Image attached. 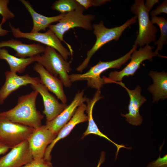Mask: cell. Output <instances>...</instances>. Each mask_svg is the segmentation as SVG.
<instances>
[{"label":"cell","mask_w":167,"mask_h":167,"mask_svg":"<svg viewBox=\"0 0 167 167\" xmlns=\"http://www.w3.org/2000/svg\"><path fill=\"white\" fill-rule=\"evenodd\" d=\"M38 92L33 90L19 96L17 105L12 108L0 112V115L11 121L22 124L34 129L42 125L44 116L37 109L36 99Z\"/></svg>","instance_id":"cell-1"},{"label":"cell","mask_w":167,"mask_h":167,"mask_svg":"<svg viewBox=\"0 0 167 167\" xmlns=\"http://www.w3.org/2000/svg\"><path fill=\"white\" fill-rule=\"evenodd\" d=\"M85 10L79 5L75 10L66 13L58 23L51 24L48 27L61 41L67 45L71 56L73 51L71 46L64 40L63 36L66 32L75 27L81 28L87 30L92 29V22L95 19V16L91 14H84Z\"/></svg>","instance_id":"cell-2"},{"label":"cell","mask_w":167,"mask_h":167,"mask_svg":"<svg viewBox=\"0 0 167 167\" xmlns=\"http://www.w3.org/2000/svg\"><path fill=\"white\" fill-rule=\"evenodd\" d=\"M136 16L128 19L122 25L111 28L106 27L103 21L99 24H92L93 33L96 36V41L92 48L86 54V57L82 63L76 68V71L82 72L88 66L90 59L95 53L102 46L113 40L118 41L124 31L130 25L136 22Z\"/></svg>","instance_id":"cell-3"},{"label":"cell","mask_w":167,"mask_h":167,"mask_svg":"<svg viewBox=\"0 0 167 167\" xmlns=\"http://www.w3.org/2000/svg\"><path fill=\"white\" fill-rule=\"evenodd\" d=\"M132 48L126 54L116 60L108 62L100 61L96 65L91 67L86 72L83 74H73L69 75L72 83L77 81H87L88 87L96 90H100L105 84L104 80L100 76L106 70L111 68L119 69L131 58L133 51L138 46L134 45Z\"/></svg>","instance_id":"cell-4"},{"label":"cell","mask_w":167,"mask_h":167,"mask_svg":"<svg viewBox=\"0 0 167 167\" xmlns=\"http://www.w3.org/2000/svg\"><path fill=\"white\" fill-rule=\"evenodd\" d=\"M43 54L36 55V61L54 76L62 82L63 86L70 87L72 82L68 73L71 71L70 63L65 60L54 49L46 46Z\"/></svg>","instance_id":"cell-5"},{"label":"cell","mask_w":167,"mask_h":167,"mask_svg":"<svg viewBox=\"0 0 167 167\" xmlns=\"http://www.w3.org/2000/svg\"><path fill=\"white\" fill-rule=\"evenodd\" d=\"M131 12L138 19L139 29L134 44L142 47L156 41L158 30L150 19L149 11L146 9L143 0H136L131 7Z\"/></svg>","instance_id":"cell-6"},{"label":"cell","mask_w":167,"mask_h":167,"mask_svg":"<svg viewBox=\"0 0 167 167\" xmlns=\"http://www.w3.org/2000/svg\"><path fill=\"white\" fill-rule=\"evenodd\" d=\"M154 47L147 45L143 48L140 47L138 50L136 49L132 52L130 62L120 71H112L109 74V77H102L105 84L113 83L114 82H122L125 76H133L136 71L139 68L140 64L146 60L152 61L154 57L159 55L153 52Z\"/></svg>","instance_id":"cell-7"},{"label":"cell","mask_w":167,"mask_h":167,"mask_svg":"<svg viewBox=\"0 0 167 167\" xmlns=\"http://www.w3.org/2000/svg\"><path fill=\"white\" fill-rule=\"evenodd\" d=\"M34 129L0 115V141L11 148L27 140Z\"/></svg>","instance_id":"cell-8"},{"label":"cell","mask_w":167,"mask_h":167,"mask_svg":"<svg viewBox=\"0 0 167 167\" xmlns=\"http://www.w3.org/2000/svg\"><path fill=\"white\" fill-rule=\"evenodd\" d=\"M9 26L13 36L16 38L26 39L52 47L58 51L66 61L71 56L70 51L64 46L60 40L49 29L44 33L24 32L21 31L19 28L14 27L10 23Z\"/></svg>","instance_id":"cell-9"},{"label":"cell","mask_w":167,"mask_h":167,"mask_svg":"<svg viewBox=\"0 0 167 167\" xmlns=\"http://www.w3.org/2000/svg\"><path fill=\"white\" fill-rule=\"evenodd\" d=\"M57 135L45 125L34 130L27 140L33 159L44 157L47 147Z\"/></svg>","instance_id":"cell-10"},{"label":"cell","mask_w":167,"mask_h":167,"mask_svg":"<svg viewBox=\"0 0 167 167\" xmlns=\"http://www.w3.org/2000/svg\"><path fill=\"white\" fill-rule=\"evenodd\" d=\"M5 75V82L0 89V105L3 104L9 96L20 87L41 83L39 77H32L28 74L19 75L16 73L7 71Z\"/></svg>","instance_id":"cell-11"},{"label":"cell","mask_w":167,"mask_h":167,"mask_svg":"<svg viewBox=\"0 0 167 167\" xmlns=\"http://www.w3.org/2000/svg\"><path fill=\"white\" fill-rule=\"evenodd\" d=\"M11 149L0 157V167H23L33 159L27 140Z\"/></svg>","instance_id":"cell-12"},{"label":"cell","mask_w":167,"mask_h":167,"mask_svg":"<svg viewBox=\"0 0 167 167\" xmlns=\"http://www.w3.org/2000/svg\"><path fill=\"white\" fill-rule=\"evenodd\" d=\"M84 90L78 91L70 104L59 115L52 120L46 122L47 127L57 135L72 117L78 107L86 102L88 98L84 96Z\"/></svg>","instance_id":"cell-13"},{"label":"cell","mask_w":167,"mask_h":167,"mask_svg":"<svg viewBox=\"0 0 167 167\" xmlns=\"http://www.w3.org/2000/svg\"><path fill=\"white\" fill-rule=\"evenodd\" d=\"M125 89L127 92L130 101L128 105L129 112L124 114L121 113V116L126 118V121L130 124L137 126L142 122L143 118L139 112V108L147 100L146 98L141 94V88L138 85L134 90H131L127 88L122 82H114Z\"/></svg>","instance_id":"cell-14"},{"label":"cell","mask_w":167,"mask_h":167,"mask_svg":"<svg viewBox=\"0 0 167 167\" xmlns=\"http://www.w3.org/2000/svg\"><path fill=\"white\" fill-rule=\"evenodd\" d=\"M34 90L41 96L44 105L43 113L45 115L46 122L50 121L59 115L66 107V104L60 103L56 98L50 93L46 87L41 83L31 85Z\"/></svg>","instance_id":"cell-15"},{"label":"cell","mask_w":167,"mask_h":167,"mask_svg":"<svg viewBox=\"0 0 167 167\" xmlns=\"http://www.w3.org/2000/svg\"><path fill=\"white\" fill-rule=\"evenodd\" d=\"M86 108L87 105L84 103L78 107L70 120L60 130L56 137L47 147L44 157L45 159L51 161V152L57 142L66 137L77 125L88 121L87 115L85 113Z\"/></svg>","instance_id":"cell-16"},{"label":"cell","mask_w":167,"mask_h":167,"mask_svg":"<svg viewBox=\"0 0 167 167\" xmlns=\"http://www.w3.org/2000/svg\"><path fill=\"white\" fill-rule=\"evenodd\" d=\"M33 69L39 74L41 83L45 86L48 91L54 93L62 103L66 104L67 98L61 80L51 74L38 63L34 65Z\"/></svg>","instance_id":"cell-17"},{"label":"cell","mask_w":167,"mask_h":167,"mask_svg":"<svg viewBox=\"0 0 167 167\" xmlns=\"http://www.w3.org/2000/svg\"><path fill=\"white\" fill-rule=\"evenodd\" d=\"M103 97L101 95L100 90H97L92 99L88 98L86 102L87 103V108L86 111L87 113L88 125L86 130L83 133V138L87 135L92 134L103 137L114 144L117 147V152L116 154V159H117L118 154L120 149L122 148L127 149H131V148L127 147L123 144H118L111 140L106 135L102 133L99 129L95 122L92 117V110L95 103L98 101L102 98Z\"/></svg>","instance_id":"cell-18"},{"label":"cell","mask_w":167,"mask_h":167,"mask_svg":"<svg viewBox=\"0 0 167 167\" xmlns=\"http://www.w3.org/2000/svg\"><path fill=\"white\" fill-rule=\"evenodd\" d=\"M8 47L14 49L15 52V56L26 58L31 57L43 53L45 47L39 43L27 44L20 41L12 38L7 41L0 42V48Z\"/></svg>","instance_id":"cell-19"},{"label":"cell","mask_w":167,"mask_h":167,"mask_svg":"<svg viewBox=\"0 0 167 167\" xmlns=\"http://www.w3.org/2000/svg\"><path fill=\"white\" fill-rule=\"evenodd\" d=\"M32 18L33 25L30 32H39L41 30L45 31L49 25L53 23L58 22L66 13L60 14L58 15L47 17L37 12L32 6L28 1L20 0Z\"/></svg>","instance_id":"cell-20"},{"label":"cell","mask_w":167,"mask_h":167,"mask_svg":"<svg viewBox=\"0 0 167 167\" xmlns=\"http://www.w3.org/2000/svg\"><path fill=\"white\" fill-rule=\"evenodd\" d=\"M153 84L149 86L148 91L153 96V101L164 100L167 98V74L164 71L157 72L150 71L148 74Z\"/></svg>","instance_id":"cell-21"},{"label":"cell","mask_w":167,"mask_h":167,"mask_svg":"<svg viewBox=\"0 0 167 167\" xmlns=\"http://www.w3.org/2000/svg\"><path fill=\"white\" fill-rule=\"evenodd\" d=\"M0 59L7 62L10 67V71L22 73L29 65L36 61V55L26 58H21L10 54L4 48H0Z\"/></svg>","instance_id":"cell-22"},{"label":"cell","mask_w":167,"mask_h":167,"mask_svg":"<svg viewBox=\"0 0 167 167\" xmlns=\"http://www.w3.org/2000/svg\"><path fill=\"white\" fill-rule=\"evenodd\" d=\"M151 22L152 24H157L159 27L161 35L159 39L154 42L157 45L156 50L154 51L159 54V50H161L164 44H165L167 39V20L162 17L156 16H152Z\"/></svg>","instance_id":"cell-23"},{"label":"cell","mask_w":167,"mask_h":167,"mask_svg":"<svg viewBox=\"0 0 167 167\" xmlns=\"http://www.w3.org/2000/svg\"><path fill=\"white\" fill-rule=\"evenodd\" d=\"M79 5L76 0H58L53 4L51 8L63 14L75 10Z\"/></svg>","instance_id":"cell-24"},{"label":"cell","mask_w":167,"mask_h":167,"mask_svg":"<svg viewBox=\"0 0 167 167\" xmlns=\"http://www.w3.org/2000/svg\"><path fill=\"white\" fill-rule=\"evenodd\" d=\"M9 2V0H0V15L2 16V19L6 21L15 17L14 14L8 7Z\"/></svg>","instance_id":"cell-25"},{"label":"cell","mask_w":167,"mask_h":167,"mask_svg":"<svg viewBox=\"0 0 167 167\" xmlns=\"http://www.w3.org/2000/svg\"><path fill=\"white\" fill-rule=\"evenodd\" d=\"M23 167H53L51 161L44 157L40 159H33Z\"/></svg>","instance_id":"cell-26"},{"label":"cell","mask_w":167,"mask_h":167,"mask_svg":"<svg viewBox=\"0 0 167 167\" xmlns=\"http://www.w3.org/2000/svg\"><path fill=\"white\" fill-rule=\"evenodd\" d=\"M167 155L161 157L160 156L156 160L153 161L148 164L147 167H167Z\"/></svg>","instance_id":"cell-27"},{"label":"cell","mask_w":167,"mask_h":167,"mask_svg":"<svg viewBox=\"0 0 167 167\" xmlns=\"http://www.w3.org/2000/svg\"><path fill=\"white\" fill-rule=\"evenodd\" d=\"M162 13L167 14V1L165 0L158 6L156 9L152 10L150 13L152 16H156Z\"/></svg>","instance_id":"cell-28"},{"label":"cell","mask_w":167,"mask_h":167,"mask_svg":"<svg viewBox=\"0 0 167 167\" xmlns=\"http://www.w3.org/2000/svg\"><path fill=\"white\" fill-rule=\"evenodd\" d=\"M159 2V0H147L144 3V6L146 9L149 12L155 4Z\"/></svg>","instance_id":"cell-29"},{"label":"cell","mask_w":167,"mask_h":167,"mask_svg":"<svg viewBox=\"0 0 167 167\" xmlns=\"http://www.w3.org/2000/svg\"><path fill=\"white\" fill-rule=\"evenodd\" d=\"M79 4L87 9L92 6V0H76Z\"/></svg>","instance_id":"cell-30"},{"label":"cell","mask_w":167,"mask_h":167,"mask_svg":"<svg viewBox=\"0 0 167 167\" xmlns=\"http://www.w3.org/2000/svg\"><path fill=\"white\" fill-rule=\"evenodd\" d=\"M10 149L9 146L0 141V155L4 154Z\"/></svg>","instance_id":"cell-31"},{"label":"cell","mask_w":167,"mask_h":167,"mask_svg":"<svg viewBox=\"0 0 167 167\" xmlns=\"http://www.w3.org/2000/svg\"><path fill=\"white\" fill-rule=\"evenodd\" d=\"M6 21V20L2 19L1 22L0 23V37L6 35L10 32L9 31L4 29L2 27V24Z\"/></svg>","instance_id":"cell-32"},{"label":"cell","mask_w":167,"mask_h":167,"mask_svg":"<svg viewBox=\"0 0 167 167\" xmlns=\"http://www.w3.org/2000/svg\"><path fill=\"white\" fill-rule=\"evenodd\" d=\"M108 0H92V5L93 6H100L108 2Z\"/></svg>","instance_id":"cell-33"},{"label":"cell","mask_w":167,"mask_h":167,"mask_svg":"<svg viewBox=\"0 0 167 167\" xmlns=\"http://www.w3.org/2000/svg\"><path fill=\"white\" fill-rule=\"evenodd\" d=\"M105 153L104 152H102L101 153L100 160L96 167H100V165L102 164L105 160Z\"/></svg>","instance_id":"cell-34"}]
</instances>
